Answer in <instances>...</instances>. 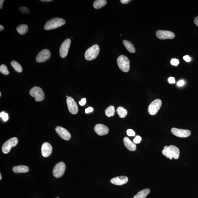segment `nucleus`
<instances>
[{"label": "nucleus", "instance_id": "32", "mask_svg": "<svg viewBox=\"0 0 198 198\" xmlns=\"http://www.w3.org/2000/svg\"><path fill=\"white\" fill-rule=\"evenodd\" d=\"M19 10L21 12L23 13H29L30 12V11L28 10V9L26 7H20L19 8Z\"/></svg>", "mask_w": 198, "mask_h": 198}, {"label": "nucleus", "instance_id": "25", "mask_svg": "<svg viewBox=\"0 0 198 198\" xmlns=\"http://www.w3.org/2000/svg\"><path fill=\"white\" fill-rule=\"evenodd\" d=\"M115 107L113 106H110L108 108L106 109L105 114L107 116L110 117L114 116L115 115Z\"/></svg>", "mask_w": 198, "mask_h": 198}, {"label": "nucleus", "instance_id": "27", "mask_svg": "<svg viewBox=\"0 0 198 198\" xmlns=\"http://www.w3.org/2000/svg\"><path fill=\"white\" fill-rule=\"evenodd\" d=\"M168 146H165L164 147V149L163 150L162 153L164 156H165L167 158H169L170 160H172L173 157L171 155L168 149Z\"/></svg>", "mask_w": 198, "mask_h": 198}, {"label": "nucleus", "instance_id": "46", "mask_svg": "<svg viewBox=\"0 0 198 198\" xmlns=\"http://www.w3.org/2000/svg\"></svg>", "mask_w": 198, "mask_h": 198}, {"label": "nucleus", "instance_id": "42", "mask_svg": "<svg viewBox=\"0 0 198 198\" xmlns=\"http://www.w3.org/2000/svg\"><path fill=\"white\" fill-rule=\"evenodd\" d=\"M40 1L44 2H51V1H53L52 0H41V1Z\"/></svg>", "mask_w": 198, "mask_h": 198}, {"label": "nucleus", "instance_id": "33", "mask_svg": "<svg viewBox=\"0 0 198 198\" xmlns=\"http://www.w3.org/2000/svg\"><path fill=\"white\" fill-rule=\"evenodd\" d=\"M141 137H140V136H137L134 139L133 142L135 143H141Z\"/></svg>", "mask_w": 198, "mask_h": 198}, {"label": "nucleus", "instance_id": "18", "mask_svg": "<svg viewBox=\"0 0 198 198\" xmlns=\"http://www.w3.org/2000/svg\"><path fill=\"white\" fill-rule=\"evenodd\" d=\"M124 145L128 150L131 151H135L136 150V145L132 143L129 138L125 137L123 139Z\"/></svg>", "mask_w": 198, "mask_h": 198}, {"label": "nucleus", "instance_id": "12", "mask_svg": "<svg viewBox=\"0 0 198 198\" xmlns=\"http://www.w3.org/2000/svg\"><path fill=\"white\" fill-rule=\"evenodd\" d=\"M171 132L174 136L180 138H186L190 136L191 132L188 129H183L173 128Z\"/></svg>", "mask_w": 198, "mask_h": 198}, {"label": "nucleus", "instance_id": "13", "mask_svg": "<svg viewBox=\"0 0 198 198\" xmlns=\"http://www.w3.org/2000/svg\"><path fill=\"white\" fill-rule=\"evenodd\" d=\"M55 131L61 138L66 141L70 140L71 138V135L69 132L62 127L58 126L55 128Z\"/></svg>", "mask_w": 198, "mask_h": 198}, {"label": "nucleus", "instance_id": "26", "mask_svg": "<svg viewBox=\"0 0 198 198\" xmlns=\"http://www.w3.org/2000/svg\"><path fill=\"white\" fill-rule=\"evenodd\" d=\"M11 64L12 67L15 69V71L18 73H21L23 71V68L21 66L17 61H12L11 62Z\"/></svg>", "mask_w": 198, "mask_h": 198}, {"label": "nucleus", "instance_id": "43", "mask_svg": "<svg viewBox=\"0 0 198 198\" xmlns=\"http://www.w3.org/2000/svg\"><path fill=\"white\" fill-rule=\"evenodd\" d=\"M4 28L2 25H0V31H2V30H4Z\"/></svg>", "mask_w": 198, "mask_h": 198}, {"label": "nucleus", "instance_id": "41", "mask_svg": "<svg viewBox=\"0 0 198 198\" xmlns=\"http://www.w3.org/2000/svg\"><path fill=\"white\" fill-rule=\"evenodd\" d=\"M4 1L3 0H1L0 1V9H2L3 7V4Z\"/></svg>", "mask_w": 198, "mask_h": 198}, {"label": "nucleus", "instance_id": "15", "mask_svg": "<svg viewBox=\"0 0 198 198\" xmlns=\"http://www.w3.org/2000/svg\"><path fill=\"white\" fill-rule=\"evenodd\" d=\"M41 151L43 156L45 157H48L52 153V146L49 143H44L42 146Z\"/></svg>", "mask_w": 198, "mask_h": 198}, {"label": "nucleus", "instance_id": "17", "mask_svg": "<svg viewBox=\"0 0 198 198\" xmlns=\"http://www.w3.org/2000/svg\"><path fill=\"white\" fill-rule=\"evenodd\" d=\"M168 149L173 158L175 159L179 158L180 151L178 147L174 145H170L168 146Z\"/></svg>", "mask_w": 198, "mask_h": 198}, {"label": "nucleus", "instance_id": "37", "mask_svg": "<svg viewBox=\"0 0 198 198\" xmlns=\"http://www.w3.org/2000/svg\"><path fill=\"white\" fill-rule=\"evenodd\" d=\"M93 111V108L92 107H89L88 108H86L85 109V112L86 114H88L89 113L92 112Z\"/></svg>", "mask_w": 198, "mask_h": 198}, {"label": "nucleus", "instance_id": "7", "mask_svg": "<svg viewBox=\"0 0 198 198\" xmlns=\"http://www.w3.org/2000/svg\"><path fill=\"white\" fill-rule=\"evenodd\" d=\"M66 165L63 162H60L56 164L53 170V174L55 177L59 178L62 177L64 174Z\"/></svg>", "mask_w": 198, "mask_h": 198}, {"label": "nucleus", "instance_id": "36", "mask_svg": "<svg viewBox=\"0 0 198 198\" xmlns=\"http://www.w3.org/2000/svg\"><path fill=\"white\" fill-rule=\"evenodd\" d=\"M183 59L187 62H189L191 60V58L189 56V55H186L185 56L183 57Z\"/></svg>", "mask_w": 198, "mask_h": 198}, {"label": "nucleus", "instance_id": "40", "mask_svg": "<svg viewBox=\"0 0 198 198\" xmlns=\"http://www.w3.org/2000/svg\"><path fill=\"white\" fill-rule=\"evenodd\" d=\"M194 22L195 24L198 26V16L195 18Z\"/></svg>", "mask_w": 198, "mask_h": 198}, {"label": "nucleus", "instance_id": "4", "mask_svg": "<svg viewBox=\"0 0 198 198\" xmlns=\"http://www.w3.org/2000/svg\"><path fill=\"white\" fill-rule=\"evenodd\" d=\"M30 94L31 97L35 98V101L37 102L42 101L44 98V94L42 89L37 86L30 89Z\"/></svg>", "mask_w": 198, "mask_h": 198}, {"label": "nucleus", "instance_id": "11", "mask_svg": "<svg viewBox=\"0 0 198 198\" xmlns=\"http://www.w3.org/2000/svg\"><path fill=\"white\" fill-rule=\"evenodd\" d=\"M156 35L157 38L162 40L173 39L175 37V34L172 32L164 30H157L156 33Z\"/></svg>", "mask_w": 198, "mask_h": 198}, {"label": "nucleus", "instance_id": "3", "mask_svg": "<svg viewBox=\"0 0 198 198\" xmlns=\"http://www.w3.org/2000/svg\"><path fill=\"white\" fill-rule=\"evenodd\" d=\"M117 63L118 67L123 72H127L129 71L130 69L129 61L127 57L124 55L120 56L117 59Z\"/></svg>", "mask_w": 198, "mask_h": 198}, {"label": "nucleus", "instance_id": "21", "mask_svg": "<svg viewBox=\"0 0 198 198\" xmlns=\"http://www.w3.org/2000/svg\"><path fill=\"white\" fill-rule=\"evenodd\" d=\"M150 190L149 189L143 190L138 192L136 195L133 198H145L147 195L150 193Z\"/></svg>", "mask_w": 198, "mask_h": 198}, {"label": "nucleus", "instance_id": "22", "mask_svg": "<svg viewBox=\"0 0 198 198\" xmlns=\"http://www.w3.org/2000/svg\"><path fill=\"white\" fill-rule=\"evenodd\" d=\"M17 31L20 35H24L27 33L28 26L26 24H21L16 28Z\"/></svg>", "mask_w": 198, "mask_h": 198}, {"label": "nucleus", "instance_id": "31", "mask_svg": "<svg viewBox=\"0 0 198 198\" xmlns=\"http://www.w3.org/2000/svg\"><path fill=\"white\" fill-rule=\"evenodd\" d=\"M127 134L128 136H134L136 135V133L132 129H128L127 131Z\"/></svg>", "mask_w": 198, "mask_h": 198}, {"label": "nucleus", "instance_id": "19", "mask_svg": "<svg viewBox=\"0 0 198 198\" xmlns=\"http://www.w3.org/2000/svg\"><path fill=\"white\" fill-rule=\"evenodd\" d=\"M12 171L15 173H26L29 171L28 167L26 165H20L12 168Z\"/></svg>", "mask_w": 198, "mask_h": 198}, {"label": "nucleus", "instance_id": "28", "mask_svg": "<svg viewBox=\"0 0 198 198\" xmlns=\"http://www.w3.org/2000/svg\"><path fill=\"white\" fill-rule=\"evenodd\" d=\"M0 72L1 73L5 75H8L9 74V71L6 65L2 64L0 66Z\"/></svg>", "mask_w": 198, "mask_h": 198}, {"label": "nucleus", "instance_id": "16", "mask_svg": "<svg viewBox=\"0 0 198 198\" xmlns=\"http://www.w3.org/2000/svg\"><path fill=\"white\" fill-rule=\"evenodd\" d=\"M128 180L129 179L127 177L122 176L112 178L111 180V182L113 184L115 185H122L126 183Z\"/></svg>", "mask_w": 198, "mask_h": 198}, {"label": "nucleus", "instance_id": "24", "mask_svg": "<svg viewBox=\"0 0 198 198\" xmlns=\"http://www.w3.org/2000/svg\"><path fill=\"white\" fill-rule=\"evenodd\" d=\"M116 112L118 113L120 118H125L127 115V111L126 109L122 107H118L116 109Z\"/></svg>", "mask_w": 198, "mask_h": 198}, {"label": "nucleus", "instance_id": "23", "mask_svg": "<svg viewBox=\"0 0 198 198\" xmlns=\"http://www.w3.org/2000/svg\"><path fill=\"white\" fill-rule=\"evenodd\" d=\"M107 3L105 0H96L93 3V6L96 9H99L104 6Z\"/></svg>", "mask_w": 198, "mask_h": 198}, {"label": "nucleus", "instance_id": "44", "mask_svg": "<svg viewBox=\"0 0 198 198\" xmlns=\"http://www.w3.org/2000/svg\"><path fill=\"white\" fill-rule=\"evenodd\" d=\"M0 177H1V178H0V180L2 179V175H1V174H0Z\"/></svg>", "mask_w": 198, "mask_h": 198}, {"label": "nucleus", "instance_id": "45", "mask_svg": "<svg viewBox=\"0 0 198 198\" xmlns=\"http://www.w3.org/2000/svg\"><path fill=\"white\" fill-rule=\"evenodd\" d=\"M1 96V93H0V96Z\"/></svg>", "mask_w": 198, "mask_h": 198}, {"label": "nucleus", "instance_id": "1", "mask_svg": "<svg viewBox=\"0 0 198 198\" xmlns=\"http://www.w3.org/2000/svg\"><path fill=\"white\" fill-rule=\"evenodd\" d=\"M65 24L64 19L59 18H54L47 21L44 26L45 30H50L56 29Z\"/></svg>", "mask_w": 198, "mask_h": 198}, {"label": "nucleus", "instance_id": "20", "mask_svg": "<svg viewBox=\"0 0 198 198\" xmlns=\"http://www.w3.org/2000/svg\"><path fill=\"white\" fill-rule=\"evenodd\" d=\"M123 43L125 45V48L129 52L131 53H135L136 52V49L133 44L131 42H130L128 40H124L123 41Z\"/></svg>", "mask_w": 198, "mask_h": 198}, {"label": "nucleus", "instance_id": "9", "mask_svg": "<svg viewBox=\"0 0 198 198\" xmlns=\"http://www.w3.org/2000/svg\"><path fill=\"white\" fill-rule=\"evenodd\" d=\"M51 56V53L49 50L45 49L40 51L37 55L36 61L38 63L45 62L49 59Z\"/></svg>", "mask_w": 198, "mask_h": 198}, {"label": "nucleus", "instance_id": "30", "mask_svg": "<svg viewBox=\"0 0 198 198\" xmlns=\"http://www.w3.org/2000/svg\"><path fill=\"white\" fill-rule=\"evenodd\" d=\"M179 61L178 59H176V58H173L171 61V64L174 66H177L179 64Z\"/></svg>", "mask_w": 198, "mask_h": 198}, {"label": "nucleus", "instance_id": "29", "mask_svg": "<svg viewBox=\"0 0 198 198\" xmlns=\"http://www.w3.org/2000/svg\"><path fill=\"white\" fill-rule=\"evenodd\" d=\"M0 117L2 118L4 121H7L9 119L8 114L5 113L4 111H2L1 113Z\"/></svg>", "mask_w": 198, "mask_h": 198}, {"label": "nucleus", "instance_id": "14", "mask_svg": "<svg viewBox=\"0 0 198 198\" xmlns=\"http://www.w3.org/2000/svg\"><path fill=\"white\" fill-rule=\"evenodd\" d=\"M94 130L99 136H103L108 133L109 129L106 125L103 124H97L94 127Z\"/></svg>", "mask_w": 198, "mask_h": 198}, {"label": "nucleus", "instance_id": "34", "mask_svg": "<svg viewBox=\"0 0 198 198\" xmlns=\"http://www.w3.org/2000/svg\"><path fill=\"white\" fill-rule=\"evenodd\" d=\"M169 83L170 84H174L175 83V79L174 78L171 77L168 79Z\"/></svg>", "mask_w": 198, "mask_h": 198}, {"label": "nucleus", "instance_id": "5", "mask_svg": "<svg viewBox=\"0 0 198 198\" xmlns=\"http://www.w3.org/2000/svg\"><path fill=\"white\" fill-rule=\"evenodd\" d=\"M18 143V139L16 137L11 138L4 143L2 147L3 152L7 154L10 152L11 149L16 146Z\"/></svg>", "mask_w": 198, "mask_h": 198}, {"label": "nucleus", "instance_id": "2", "mask_svg": "<svg viewBox=\"0 0 198 198\" xmlns=\"http://www.w3.org/2000/svg\"><path fill=\"white\" fill-rule=\"evenodd\" d=\"M100 48L97 44H95L89 48L86 51L85 58L88 61L96 59L100 52Z\"/></svg>", "mask_w": 198, "mask_h": 198}, {"label": "nucleus", "instance_id": "35", "mask_svg": "<svg viewBox=\"0 0 198 198\" xmlns=\"http://www.w3.org/2000/svg\"><path fill=\"white\" fill-rule=\"evenodd\" d=\"M86 102V98L82 99L81 101L79 102V104L81 106H84L85 105Z\"/></svg>", "mask_w": 198, "mask_h": 198}, {"label": "nucleus", "instance_id": "39", "mask_svg": "<svg viewBox=\"0 0 198 198\" xmlns=\"http://www.w3.org/2000/svg\"><path fill=\"white\" fill-rule=\"evenodd\" d=\"M131 0H121L120 2L123 4H127L131 2Z\"/></svg>", "mask_w": 198, "mask_h": 198}, {"label": "nucleus", "instance_id": "38", "mask_svg": "<svg viewBox=\"0 0 198 198\" xmlns=\"http://www.w3.org/2000/svg\"><path fill=\"white\" fill-rule=\"evenodd\" d=\"M185 84V82L183 80H181L178 82L177 84L179 86H183Z\"/></svg>", "mask_w": 198, "mask_h": 198}, {"label": "nucleus", "instance_id": "6", "mask_svg": "<svg viewBox=\"0 0 198 198\" xmlns=\"http://www.w3.org/2000/svg\"><path fill=\"white\" fill-rule=\"evenodd\" d=\"M162 105V101L157 99L152 102L148 108L149 114L151 115H154L158 112Z\"/></svg>", "mask_w": 198, "mask_h": 198}, {"label": "nucleus", "instance_id": "8", "mask_svg": "<svg viewBox=\"0 0 198 198\" xmlns=\"http://www.w3.org/2000/svg\"><path fill=\"white\" fill-rule=\"evenodd\" d=\"M71 43V40L67 39L61 44L60 49V54L61 58H64L67 55Z\"/></svg>", "mask_w": 198, "mask_h": 198}, {"label": "nucleus", "instance_id": "10", "mask_svg": "<svg viewBox=\"0 0 198 198\" xmlns=\"http://www.w3.org/2000/svg\"><path fill=\"white\" fill-rule=\"evenodd\" d=\"M66 102L70 112L73 115L77 114L78 111V108L74 100L71 97H68L66 99Z\"/></svg>", "mask_w": 198, "mask_h": 198}]
</instances>
